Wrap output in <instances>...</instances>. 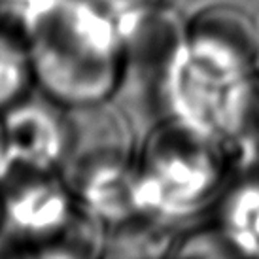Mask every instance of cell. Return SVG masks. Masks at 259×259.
<instances>
[{"label":"cell","mask_w":259,"mask_h":259,"mask_svg":"<svg viewBox=\"0 0 259 259\" xmlns=\"http://www.w3.org/2000/svg\"><path fill=\"white\" fill-rule=\"evenodd\" d=\"M135 166L140 208L178 225L210 214L227 186L244 172L223 142L170 114L140 138Z\"/></svg>","instance_id":"3957f363"},{"label":"cell","mask_w":259,"mask_h":259,"mask_svg":"<svg viewBox=\"0 0 259 259\" xmlns=\"http://www.w3.org/2000/svg\"><path fill=\"white\" fill-rule=\"evenodd\" d=\"M8 6L10 0H0V23H8Z\"/></svg>","instance_id":"4fadbf2b"},{"label":"cell","mask_w":259,"mask_h":259,"mask_svg":"<svg viewBox=\"0 0 259 259\" xmlns=\"http://www.w3.org/2000/svg\"><path fill=\"white\" fill-rule=\"evenodd\" d=\"M36 93L29 53L10 23H0V112Z\"/></svg>","instance_id":"30bf717a"},{"label":"cell","mask_w":259,"mask_h":259,"mask_svg":"<svg viewBox=\"0 0 259 259\" xmlns=\"http://www.w3.org/2000/svg\"><path fill=\"white\" fill-rule=\"evenodd\" d=\"M0 131L2 165L61 170L72 138L70 110L36 91L0 112Z\"/></svg>","instance_id":"8992f818"},{"label":"cell","mask_w":259,"mask_h":259,"mask_svg":"<svg viewBox=\"0 0 259 259\" xmlns=\"http://www.w3.org/2000/svg\"><path fill=\"white\" fill-rule=\"evenodd\" d=\"M178 223L150 212H137L108 225L102 257H168Z\"/></svg>","instance_id":"9c48e42d"},{"label":"cell","mask_w":259,"mask_h":259,"mask_svg":"<svg viewBox=\"0 0 259 259\" xmlns=\"http://www.w3.org/2000/svg\"><path fill=\"white\" fill-rule=\"evenodd\" d=\"M99 4L108 8L112 14L125 15L131 12H140V10H148L153 6H161L166 0H97Z\"/></svg>","instance_id":"7c38bea8"},{"label":"cell","mask_w":259,"mask_h":259,"mask_svg":"<svg viewBox=\"0 0 259 259\" xmlns=\"http://www.w3.org/2000/svg\"><path fill=\"white\" fill-rule=\"evenodd\" d=\"M4 229V208H2V195H0V235Z\"/></svg>","instance_id":"5bb4252c"},{"label":"cell","mask_w":259,"mask_h":259,"mask_svg":"<svg viewBox=\"0 0 259 259\" xmlns=\"http://www.w3.org/2000/svg\"><path fill=\"white\" fill-rule=\"evenodd\" d=\"M36 91L68 110L115 101L127 78L119 17L97 0H10Z\"/></svg>","instance_id":"7a4b0ae2"},{"label":"cell","mask_w":259,"mask_h":259,"mask_svg":"<svg viewBox=\"0 0 259 259\" xmlns=\"http://www.w3.org/2000/svg\"><path fill=\"white\" fill-rule=\"evenodd\" d=\"M161 108L227 146L244 170L259 155V21L231 2L186 17Z\"/></svg>","instance_id":"6da1fadb"},{"label":"cell","mask_w":259,"mask_h":259,"mask_svg":"<svg viewBox=\"0 0 259 259\" xmlns=\"http://www.w3.org/2000/svg\"><path fill=\"white\" fill-rule=\"evenodd\" d=\"M255 168L259 170V155H257V163H255Z\"/></svg>","instance_id":"2e32d148"},{"label":"cell","mask_w":259,"mask_h":259,"mask_svg":"<svg viewBox=\"0 0 259 259\" xmlns=\"http://www.w3.org/2000/svg\"><path fill=\"white\" fill-rule=\"evenodd\" d=\"M2 157H4V153H2V131H0V165H2Z\"/></svg>","instance_id":"9a60e30c"},{"label":"cell","mask_w":259,"mask_h":259,"mask_svg":"<svg viewBox=\"0 0 259 259\" xmlns=\"http://www.w3.org/2000/svg\"><path fill=\"white\" fill-rule=\"evenodd\" d=\"M72 138L61 172L74 197L112 225L142 212L137 193L140 138L115 101L70 110Z\"/></svg>","instance_id":"277c9868"},{"label":"cell","mask_w":259,"mask_h":259,"mask_svg":"<svg viewBox=\"0 0 259 259\" xmlns=\"http://www.w3.org/2000/svg\"><path fill=\"white\" fill-rule=\"evenodd\" d=\"M168 257H238L235 246L231 244L227 235L223 233L220 223L210 216L199 222L178 229L172 242Z\"/></svg>","instance_id":"8fae6325"},{"label":"cell","mask_w":259,"mask_h":259,"mask_svg":"<svg viewBox=\"0 0 259 259\" xmlns=\"http://www.w3.org/2000/svg\"><path fill=\"white\" fill-rule=\"evenodd\" d=\"M238 257H259V170L250 168L231 182L210 210Z\"/></svg>","instance_id":"ba28073f"},{"label":"cell","mask_w":259,"mask_h":259,"mask_svg":"<svg viewBox=\"0 0 259 259\" xmlns=\"http://www.w3.org/2000/svg\"><path fill=\"white\" fill-rule=\"evenodd\" d=\"M0 195L2 257H30L70 222L79 204L61 170L12 163L0 166Z\"/></svg>","instance_id":"5b68a950"},{"label":"cell","mask_w":259,"mask_h":259,"mask_svg":"<svg viewBox=\"0 0 259 259\" xmlns=\"http://www.w3.org/2000/svg\"><path fill=\"white\" fill-rule=\"evenodd\" d=\"M127 48L125 87L137 81L144 95L161 108L166 72L186 34V17L168 4L117 15Z\"/></svg>","instance_id":"52a82bcc"}]
</instances>
